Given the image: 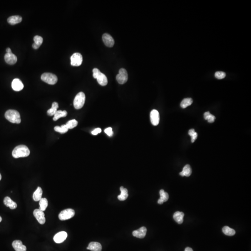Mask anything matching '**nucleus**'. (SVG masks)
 I'll return each instance as SVG.
<instances>
[{"mask_svg":"<svg viewBox=\"0 0 251 251\" xmlns=\"http://www.w3.org/2000/svg\"><path fill=\"white\" fill-rule=\"evenodd\" d=\"M30 151L29 148L25 145H19L14 148L12 152V156L15 158L26 157L29 156Z\"/></svg>","mask_w":251,"mask_h":251,"instance_id":"nucleus-1","label":"nucleus"},{"mask_svg":"<svg viewBox=\"0 0 251 251\" xmlns=\"http://www.w3.org/2000/svg\"><path fill=\"white\" fill-rule=\"evenodd\" d=\"M5 117L7 120L13 123L19 124L21 122L20 115L16 110H8L5 113Z\"/></svg>","mask_w":251,"mask_h":251,"instance_id":"nucleus-2","label":"nucleus"},{"mask_svg":"<svg viewBox=\"0 0 251 251\" xmlns=\"http://www.w3.org/2000/svg\"><path fill=\"white\" fill-rule=\"evenodd\" d=\"M93 78L96 79L98 83L102 86L107 85L108 79L104 73H102L98 68H95L93 70Z\"/></svg>","mask_w":251,"mask_h":251,"instance_id":"nucleus-3","label":"nucleus"},{"mask_svg":"<svg viewBox=\"0 0 251 251\" xmlns=\"http://www.w3.org/2000/svg\"><path fill=\"white\" fill-rule=\"evenodd\" d=\"M86 96L83 92L79 93L75 97L73 100V106L76 109H81L83 107L85 102Z\"/></svg>","mask_w":251,"mask_h":251,"instance_id":"nucleus-4","label":"nucleus"},{"mask_svg":"<svg viewBox=\"0 0 251 251\" xmlns=\"http://www.w3.org/2000/svg\"><path fill=\"white\" fill-rule=\"evenodd\" d=\"M42 81L50 85H54L56 83L58 78L56 75L50 73H45L41 76Z\"/></svg>","mask_w":251,"mask_h":251,"instance_id":"nucleus-5","label":"nucleus"},{"mask_svg":"<svg viewBox=\"0 0 251 251\" xmlns=\"http://www.w3.org/2000/svg\"><path fill=\"white\" fill-rule=\"evenodd\" d=\"M75 215L74 210L71 208H68L61 211L60 213H59L58 217L61 220H66L73 218Z\"/></svg>","mask_w":251,"mask_h":251,"instance_id":"nucleus-6","label":"nucleus"},{"mask_svg":"<svg viewBox=\"0 0 251 251\" xmlns=\"http://www.w3.org/2000/svg\"><path fill=\"white\" fill-rule=\"evenodd\" d=\"M117 81L120 84H124L128 80V74L127 70L124 68H121L119 70V73L117 75Z\"/></svg>","mask_w":251,"mask_h":251,"instance_id":"nucleus-7","label":"nucleus"},{"mask_svg":"<svg viewBox=\"0 0 251 251\" xmlns=\"http://www.w3.org/2000/svg\"><path fill=\"white\" fill-rule=\"evenodd\" d=\"M71 64L73 66H79L81 65L83 61L82 55L79 53H76L71 56Z\"/></svg>","mask_w":251,"mask_h":251,"instance_id":"nucleus-8","label":"nucleus"},{"mask_svg":"<svg viewBox=\"0 0 251 251\" xmlns=\"http://www.w3.org/2000/svg\"><path fill=\"white\" fill-rule=\"evenodd\" d=\"M33 215L39 223L41 225L44 224L46 219L43 211L39 209H35L34 211Z\"/></svg>","mask_w":251,"mask_h":251,"instance_id":"nucleus-9","label":"nucleus"},{"mask_svg":"<svg viewBox=\"0 0 251 251\" xmlns=\"http://www.w3.org/2000/svg\"><path fill=\"white\" fill-rule=\"evenodd\" d=\"M102 40L107 47L111 48L115 44V41L112 36L108 34L105 33L102 36Z\"/></svg>","mask_w":251,"mask_h":251,"instance_id":"nucleus-10","label":"nucleus"},{"mask_svg":"<svg viewBox=\"0 0 251 251\" xmlns=\"http://www.w3.org/2000/svg\"><path fill=\"white\" fill-rule=\"evenodd\" d=\"M150 120L151 123L153 126H157L159 124L160 122V115L157 110L153 109L150 113Z\"/></svg>","mask_w":251,"mask_h":251,"instance_id":"nucleus-11","label":"nucleus"},{"mask_svg":"<svg viewBox=\"0 0 251 251\" xmlns=\"http://www.w3.org/2000/svg\"><path fill=\"white\" fill-rule=\"evenodd\" d=\"M68 235L64 231L56 233L53 237V240L56 243H61L67 239Z\"/></svg>","mask_w":251,"mask_h":251,"instance_id":"nucleus-12","label":"nucleus"},{"mask_svg":"<svg viewBox=\"0 0 251 251\" xmlns=\"http://www.w3.org/2000/svg\"><path fill=\"white\" fill-rule=\"evenodd\" d=\"M4 59L6 62L10 65L15 64L17 61L16 56L12 53H6L5 55Z\"/></svg>","mask_w":251,"mask_h":251,"instance_id":"nucleus-13","label":"nucleus"},{"mask_svg":"<svg viewBox=\"0 0 251 251\" xmlns=\"http://www.w3.org/2000/svg\"><path fill=\"white\" fill-rule=\"evenodd\" d=\"M147 229L145 227H142L138 230L133 232V235L137 238L142 239L144 238L147 233Z\"/></svg>","mask_w":251,"mask_h":251,"instance_id":"nucleus-14","label":"nucleus"},{"mask_svg":"<svg viewBox=\"0 0 251 251\" xmlns=\"http://www.w3.org/2000/svg\"><path fill=\"white\" fill-rule=\"evenodd\" d=\"M13 89L16 91H20L24 88V85L19 79H15L12 82Z\"/></svg>","mask_w":251,"mask_h":251,"instance_id":"nucleus-15","label":"nucleus"},{"mask_svg":"<svg viewBox=\"0 0 251 251\" xmlns=\"http://www.w3.org/2000/svg\"><path fill=\"white\" fill-rule=\"evenodd\" d=\"M12 246L16 251H26L27 247L21 240H16L12 243Z\"/></svg>","mask_w":251,"mask_h":251,"instance_id":"nucleus-16","label":"nucleus"},{"mask_svg":"<svg viewBox=\"0 0 251 251\" xmlns=\"http://www.w3.org/2000/svg\"><path fill=\"white\" fill-rule=\"evenodd\" d=\"M87 249L91 251H101L102 246L99 242H91L88 245Z\"/></svg>","mask_w":251,"mask_h":251,"instance_id":"nucleus-17","label":"nucleus"},{"mask_svg":"<svg viewBox=\"0 0 251 251\" xmlns=\"http://www.w3.org/2000/svg\"><path fill=\"white\" fill-rule=\"evenodd\" d=\"M4 204L6 207H9L11 209H15L17 207V204L12 200L9 197H6L4 199Z\"/></svg>","mask_w":251,"mask_h":251,"instance_id":"nucleus-18","label":"nucleus"},{"mask_svg":"<svg viewBox=\"0 0 251 251\" xmlns=\"http://www.w3.org/2000/svg\"><path fill=\"white\" fill-rule=\"evenodd\" d=\"M184 216V213L183 212L177 211L173 214V218L177 223L181 224L183 222Z\"/></svg>","mask_w":251,"mask_h":251,"instance_id":"nucleus-19","label":"nucleus"},{"mask_svg":"<svg viewBox=\"0 0 251 251\" xmlns=\"http://www.w3.org/2000/svg\"><path fill=\"white\" fill-rule=\"evenodd\" d=\"M160 199H159L158 200V203L159 204H162L164 202L168 201L169 198V195L168 193L165 192L164 190L161 189L160 191Z\"/></svg>","mask_w":251,"mask_h":251,"instance_id":"nucleus-20","label":"nucleus"},{"mask_svg":"<svg viewBox=\"0 0 251 251\" xmlns=\"http://www.w3.org/2000/svg\"><path fill=\"white\" fill-rule=\"evenodd\" d=\"M34 41L35 42L33 44L32 47L33 48L35 49H38L39 47L43 43V38L42 37L39 36H36L34 38Z\"/></svg>","mask_w":251,"mask_h":251,"instance_id":"nucleus-21","label":"nucleus"},{"mask_svg":"<svg viewBox=\"0 0 251 251\" xmlns=\"http://www.w3.org/2000/svg\"><path fill=\"white\" fill-rule=\"evenodd\" d=\"M21 21H22V17L19 16H11L8 19V23H9L10 24L12 25L19 24Z\"/></svg>","mask_w":251,"mask_h":251,"instance_id":"nucleus-22","label":"nucleus"},{"mask_svg":"<svg viewBox=\"0 0 251 251\" xmlns=\"http://www.w3.org/2000/svg\"><path fill=\"white\" fill-rule=\"evenodd\" d=\"M42 190L40 187H38L33 195V199L35 201H40L42 198Z\"/></svg>","mask_w":251,"mask_h":251,"instance_id":"nucleus-23","label":"nucleus"},{"mask_svg":"<svg viewBox=\"0 0 251 251\" xmlns=\"http://www.w3.org/2000/svg\"><path fill=\"white\" fill-rule=\"evenodd\" d=\"M192 169L189 165H186L183 168L182 172L180 173V175L181 176L189 177L192 173Z\"/></svg>","mask_w":251,"mask_h":251,"instance_id":"nucleus-24","label":"nucleus"},{"mask_svg":"<svg viewBox=\"0 0 251 251\" xmlns=\"http://www.w3.org/2000/svg\"><path fill=\"white\" fill-rule=\"evenodd\" d=\"M120 190L121 191V193L120 195L118 196V199L121 201H124L126 200L128 196V191L127 189L123 187H121Z\"/></svg>","mask_w":251,"mask_h":251,"instance_id":"nucleus-25","label":"nucleus"},{"mask_svg":"<svg viewBox=\"0 0 251 251\" xmlns=\"http://www.w3.org/2000/svg\"><path fill=\"white\" fill-rule=\"evenodd\" d=\"M58 108H59V105L58 103L56 102H53L52 105V108L47 111L48 115L49 116H54L57 111H58L57 109Z\"/></svg>","mask_w":251,"mask_h":251,"instance_id":"nucleus-26","label":"nucleus"},{"mask_svg":"<svg viewBox=\"0 0 251 251\" xmlns=\"http://www.w3.org/2000/svg\"><path fill=\"white\" fill-rule=\"evenodd\" d=\"M67 115H68V113L65 110L64 111L58 110V111H57L56 113H55V115H54L53 120L54 121H56L58 120V119L61 118V117H65Z\"/></svg>","mask_w":251,"mask_h":251,"instance_id":"nucleus-27","label":"nucleus"},{"mask_svg":"<svg viewBox=\"0 0 251 251\" xmlns=\"http://www.w3.org/2000/svg\"><path fill=\"white\" fill-rule=\"evenodd\" d=\"M222 232L224 233L225 235H226L229 236H232L235 235L236 232L234 229L229 227L228 226H225L223 228H222Z\"/></svg>","mask_w":251,"mask_h":251,"instance_id":"nucleus-28","label":"nucleus"},{"mask_svg":"<svg viewBox=\"0 0 251 251\" xmlns=\"http://www.w3.org/2000/svg\"><path fill=\"white\" fill-rule=\"evenodd\" d=\"M39 209L42 211H45L48 206V201L46 198H41L39 201Z\"/></svg>","mask_w":251,"mask_h":251,"instance_id":"nucleus-29","label":"nucleus"},{"mask_svg":"<svg viewBox=\"0 0 251 251\" xmlns=\"http://www.w3.org/2000/svg\"><path fill=\"white\" fill-rule=\"evenodd\" d=\"M193 101L192 98H185L181 101V103H180V107L182 108H187L188 106L191 105L193 103Z\"/></svg>","mask_w":251,"mask_h":251,"instance_id":"nucleus-30","label":"nucleus"},{"mask_svg":"<svg viewBox=\"0 0 251 251\" xmlns=\"http://www.w3.org/2000/svg\"><path fill=\"white\" fill-rule=\"evenodd\" d=\"M55 131L61 133H64L68 132V128H67L66 125H63L61 127L56 126L54 128Z\"/></svg>","mask_w":251,"mask_h":251,"instance_id":"nucleus-31","label":"nucleus"},{"mask_svg":"<svg viewBox=\"0 0 251 251\" xmlns=\"http://www.w3.org/2000/svg\"><path fill=\"white\" fill-rule=\"evenodd\" d=\"M204 116V119L206 120H208V122L209 123H212L214 122L215 119V117L211 114L209 112L205 113Z\"/></svg>","mask_w":251,"mask_h":251,"instance_id":"nucleus-32","label":"nucleus"},{"mask_svg":"<svg viewBox=\"0 0 251 251\" xmlns=\"http://www.w3.org/2000/svg\"><path fill=\"white\" fill-rule=\"evenodd\" d=\"M77 125H78V121L76 120H72L68 121L66 125L69 129H72L73 128H75L76 127Z\"/></svg>","mask_w":251,"mask_h":251,"instance_id":"nucleus-33","label":"nucleus"},{"mask_svg":"<svg viewBox=\"0 0 251 251\" xmlns=\"http://www.w3.org/2000/svg\"><path fill=\"white\" fill-rule=\"evenodd\" d=\"M226 73L224 72H221V71H218L215 73V77L217 79H219V80L224 79L226 77Z\"/></svg>","mask_w":251,"mask_h":251,"instance_id":"nucleus-34","label":"nucleus"},{"mask_svg":"<svg viewBox=\"0 0 251 251\" xmlns=\"http://www.w3.org/2000/svg\"><path fill=\"white\" fill-rule=\"evenodd\" d=\"M105 133L109 136H112L113 135L112 128H108L105 130Z\"/></svg>","mask_w":251,"mask_h":251,"instance_id":"nucleus-35","label":"nucleus"},{"mask_svg":"<svg viewBox=\"0 0 251 251\" xmlns=\"http://www.w3.org/2000/svg\"><path fill=\"white\" fill-rule=\"evenodd\" d=\"M101 129L100 128H97L92 132V134L94 135H98V133H101Z\"/></svg>","mask_w":251,"mask_h":251,"instance_id":"nucleus-36","label":"nucleus"},{"mask_svg":"<svg viewBox=\"0 0 251 251\" xmlns=\"http://www.w3.org/2000/svg\"><path fill=\"white\" fill-rule=\"evenodd\" d=\"M197 136H198V134H197L196 132H195L192 135H191V142H192V143L195 142V140H196V139L197 138Z\"/></svg>","mask_w":251,"mask_h":251,"instance_id":"nucleus-37","label":"nucleus"},{"mask_svg":"<svg viewBox=\"0 0 251 251\" xmlns=\"http://www.w3.org/2000/svg\"><path fill=\"white\" fill-rule=\"evenodd\" d=\"M195 129H190V130H189V131H188V135L191 136L192 135L193 133H195Z\"/></svg>","mask_w":251,"mask_h":251,"instance_id":"nucleus-38","label":"nucleus"},{"mask_svg":"<svg viewBox=\"0 0 251 251\" xmlns=\"http://www.w3.org/2000/svg\"><path fill=\"white\" fill-rule=\"evenodd\" d=\"M185 251H193V250L192 248H191V247H186V248H185Z\"/></svg>","mask_w":251,"mask_h":251,"instance_id":"nucleus-39","label":"nucleus"},{"mask_svg":"<svg viewBox=\"0 0 251 251\" xmlns=\"http://www.w3.org/2000/svg\"><path fill=\"white\" fill-rule=\"evenodd\" d=\"M6 52H7V53H12V51H11V49H10V48H7V49H6Z\"/></svg>","mask_w":251,"mask_h":251,"instance_id":"nucleus-40","label":"nucleus"},{"mask_svg":"<svg viewBox=\"0 0 251 251\" xmlns=\"http://www.w3.org/2000/svg\"><path fill=\"white\" fill-rule=\"evenodd\" d=\"M1 221H2V218L0 216V222H1Z\"/></svg>","mask_w":251,"mask_h":251,"instance_id":"nucleus-41","label":"nucleus"},{"mask_svg":"<svg viewBox=\"0 0 251 251\" xmlns=\"http://www.w3.org/2000/svg\"><path fill=\"white\" fill-rule=\"evenodd\" d=\"M1 173H0V180H1Z\"/></svg>","mask_w":251,"mask_h":251,"instance_id":"nucleus-42","label":"nucleus"}]
</instances>
